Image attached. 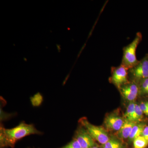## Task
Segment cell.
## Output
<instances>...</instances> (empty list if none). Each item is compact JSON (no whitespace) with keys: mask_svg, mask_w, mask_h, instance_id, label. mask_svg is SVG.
Masks as SVG:
<instances>
[{"mask_svg":"<svg viewBox=\"0 0 148 148\" xmlns=\"http://www.w3.org/2000/svg\"><path fill=\"white\" fill-rule=\"evenodd\" d=\"M41 132L36 129L33 125L21 123L16 127L6 129L1 126L0 140L1 147L14 146L18 140L28 135L40 134Z\"/></svg>","mask_w":148,"mask_h":148,"instance_id":"1","label":"cell"},{"mask_svg":"<svg viewBox=\"0 0 148 148\" xmlns=\"http://www.w3.org/2000/svg\"><path fill=\"white\" fill-rule=\"evenodd\" d=\"M142 39V34L138 32L132 42L123 48V55L121 64L128 70L137 65L140 61L137 59L136 52L137 47Z\"/></svg>","mask_w":148,"mask_h":148,"instance_id":"2","label":"cell"},{"mask_svg":"<svg viewBox=\"0 0 148 148\" xmlns=\"http://www.w3.org/2000/svg\"><path fill=\"white\" fill-rule=\"evenodd\" d=\"M79 122L90 137L100 144L104 145L110 140L108 133L102 127L91 124L84 118H82Z\"/></svg>","mask_w":148,"mask_h":148,"instance_id":"3","label":"cell"},{"mask_svg":"<svg viewBox=\"0 0 148 148\" xmlns=\"http://www.w3.org/2000/svg\"><path fill=\"white\" fill-rule=\"evenodd\" d=\"M128 70L121 64L117 67H112V76L110 80L111 82L119 89L124 85L129 83L130 82L128 79Z\"/></svg>","mask_w":148,"mask_h":148,"instance_id":"4","label":"cell"},{"mask_svg":"<svg viewBox=\"0 0 148 148\" xmlns=\"http://www.w3.org/2000/svg\"><path fill=\"white\" fill-rule=\"evenodd\" d=\"M128 75L135 81L140 82L148 78V53L137 65L128 70Z\"/></svg>","mask_w":148,"mask_h":148,"instance_id":"5","label":"cell"},{"mask_svg":"<svg viewBox=\"0 0 148 148\" xmlns=\"http://www.w3.org/2000/svg\"><path fill=\"white\" fill-rule=\"evenodd\" d=\"M75 139L82 148H92L95 145L93 139L84 128H81L77 131Z\"/></svg>","mask_w":148,"mask_h":148,"instance_id":"6","label":"cell"},{"mask_svg":"<svg viewBox=\"0 0 148 148\" xmlns=\"http://www.w3.org/2000/svg\"><path fill=\"white\" fill-rule=\"evenodd\" d=\"M104 122L107 129L113 131H119L124 121L118 116L111 114L106 117Z\"/></svg>","mask_w":148,"mask_h":148,"instance_id":"7","label":"cell"},{"mask_svg":"<svg viewBox=\"0 0 148 148\" xmlns=\"http://www.w3.org/2000/svg\"><path fill=\"white\" fill-rule=\"evenodd\" d=\"M135 122L126 120L124 121L121 129L118 132L120 138L122 139H126L129 138L130 135L133 127L136 124Z\"/></svg>","mask_w":148,"mask_h":148,"instance_id":"8","label":"cell"},{"mask_svg":"<svg viewBox=\"0 0 148 148\" xmlns=\"http://www.w3.org/2000/svg\"><path fill=\"white\" fill-rule=\"evenodd\" d=\"M146 126V125L144 123H140V124L135 125L132 128V131L128 138L129 140L132 141L139 136H141L143 130Z\"/></svg>","mask_w":148,"mask_h":148,"instance_id":"9","label":"cell"},{"mask_svg":"<svg viewBox=\"0 0 148 148\" xmlns=\"http://www.w3.org/2000/svg\"><path fill=\"white\" fill-rule=\"evenodd\" d=\"M135 148H145L148 145V142L143 136H140L133 140Z\"/></svg>","mask_w":148,"mask_h":148,"instance_id":"10","label":"cell"},{"mask_svg":"<svg viewBox=\"0 0 148 148\" xmlns=\"http://www.w3.org/2000/svg\"><path fill=\"white\" fill-rule=\"evenodd\" d=\"M103 148H123V146L119 140L111 138L107 143L103 145Z\"/></svg>","mask_w":148,"mask_h":148,"instance_id":"11","label":"cell"},{"mask_svg":"<svg viewBox=\"0 0 148 148\" xmlns=\"http://www.w3.org/2000/svg\"><path fill=\"white\" fill-rule=\"evenodd\" d=\"M120 90L121 92L123 97L128 101H134L137 98V96H138L137 95L133 94L129 90H127L124 86H122Z\"/></svg>","mask_w":148,"mask_h":148,"instance_id":"12","label":"cell"},{"mask_svg":"<svg viewBox=\"0 0 148 148\" xmlns=\"http://www.w3.org/2000/svg\"><path fill=\"white\" fill-rule=\"evenodd\" d=\"M135 104L134 103H130L125 114L124 117L127 120L132 121V117L135 112Z\"/></svg>","mask_w":148,"mask_h":148,"instance_id":"13","label":"cell"},{"mask_svg":"<svg viewBox=\"0 0 148 148\" xmlns=\"http://www.w3.org/2000/svg\"><path fill=\"white\" fill-rule=\"evenodd\" d=\"M143 114L139 105L135 104V112L132 117V121L136 123L141 121L143 118Z\"/></svg>","mask_w":148,"mask_h":148,"instance_id":"14","label":"cell"},{"mask_svg":"<svg viewBox=\"0 0 148 148\" xmlns=\"http://www.w3.org/2000/svg\"><path fill=\"white\" fill-rule=\"evenodd\" d=\"M61 148H82L76 139H75L67 144L66 146Z\"/></svg>","mask_w":148,"mask_h":148,"instance_id":"15","label":"cell"},{"mask_svg":"<svg viewBox=\"0 0 148 148\" xmlns=\"http://www.w3.org/2000/svg\"><path fill=\"white\" fill-rule=\"evenodd\" d=\"M141 110L143 113L148 116V102H143L140 103L139 105Z\"/></svg>","mask_w":148,"mask_h":148,"instance_id":"16","label":"cell"},{"mask_svg":"<svg viewBox=\"0 0 148 148\" xmlns=\"http://www.w3.org/2000/svg\"><path fill=\"white\" fill-rule=\"evenodd\" d=\"M142 136L145 138L146 140L148 142V126L146 125L142 133Z\"/></svg>","mask_w":148,"mask_h":148,"instance_id":"17","label":"cell"},{"mask_svg":"<svg viewBox=\"0 0 148 148\" xmlns=\"http://www.w3.org/2000/svg\"><path fill=\"white\" fill-rule=\"evenodd\" d=\"M147 94H148V93H147Z\"/></svg>","mask_w":148,"mask_h":148,"instance_id":"18","label":"cell"}]
</instances>
